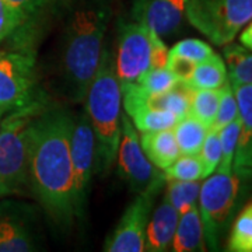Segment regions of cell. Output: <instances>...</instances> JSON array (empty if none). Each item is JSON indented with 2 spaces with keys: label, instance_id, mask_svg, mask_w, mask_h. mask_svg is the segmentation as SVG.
<instances>
[{
  "label": "cell",
  "instance_id": "obj_1",
  "mask_svg": "<svg viewBox=\"0 0 252 252\" xmlns=\"http://www.w3.org/2000/svg\"><path fill=\"white\" fill-rule=\"evenodd\" d=\"M73 119L63 109L42 108L28 126L30 185L56 224L70 225L76 216L70 161Z\"/></svg>",
  "mask_w": 252,
  "mask_h": 252
},
{
  "label": "cell",
  "instance_id": "obj_2",
  "mask_svg": "<svg viewBox=\"0 0 252 252\" xmlns=\"http://www.w3.org/2000/svg\"><path fill=\"white\" fill-rule=\"evenodd\" d=\"M84 99L95 139V168L107 172L117 160L122 115V91L114 58L108 51L101 52L98 67Z\"/></svg>",
  "mask_w": 252,
  "mask_h": 252
},
{
  "label": "cell",
  "instance_id": "obj_3",
  "mask_svg": "<svg viewBox=\"0 0 252 252\" xmlns=\"http://www.w3.org/2000/svg\"><path fill=\"white\" fill-rule=\"evenodd\" d=\"M105 30L107 16L102 10H79L73 16L63 52V70L76 101L86 98L99 64Z\"/></svg>",
  "mask_w": 252,
  "mask_h": 252
},
{
  "label": "cell",
  "instance_id": "obj_4",
  "mask_svg": "<svg viewBox=\"0 0 252 252\" xmlns=\"http://www.w3.org/2000/svg\"><path fill=\"white\" fill-rule=\"evenodd\" d=\"M42 109L39 101L9 111L0 122V198L20 193L30 185L28 126Z\"/></svg>",
  "mask_w": 252,
  "mask_h": 252
},
{
  "label": "cell",
  "instance_id": "obj_5",
  "mask_svg": "<svg viewBox=\"0 0 252 252\" xmlns=\"http://www.w3.org/2000/svg\"><path fill=\"white\" fill-rule=\"evenodd\" d=\"M188 21L213 44L225 45L252 18V0H187Z\"/></svg>",
  "mask_w": 252,
  "mask_h": 252
},
{
  "label": "cell",
  "instance_id": "obj_6",
  "mask_svg": "<svg viewBox=\"0 0 252 252\" xmlns=\"http://www.w3.org/2000/svg\"><path fill=\"white\" fill-rule=\"evenodd\" d=\"M240 192V175L234 171L216 170L200 184L199 215L203 224V234L207 247L217 250L220 234L225 228Z\"/></svg>",
  "mask_w": 252,
  "mask_h": 252
},
{
  "label": "cell",
  "instance_id": "obj_7",
  "mask_svg": "<svg viewBox=\"0 0 252 252\" xmlns=\"http://www.w3.org/2000/svg\"><path fill=\"white\" fill-rule=\"evenodd\" d=\"M34 64V56L27 49H0V109L7 112L38 101Z\"/></svg>",
  "mask_w": 252,
  "mask_h": 252
},
{
  "label": "cell",
  "instance_id": "obj_8",
  "mask_svg": "<svg viewBox=\"0 0 252 252\" xmlns=\"http://www.w3.org/2000/svg\"><path fill=\"white\" fill-rule=\"evenodd\" d=\"M118 172L137 193L164 184V174L146 157L135 125L126 114L121 115V140L118 146Z\"/></svg>",
  "mask_w": 252,
  "mask_h": 252
},
{
  "label": "cell",
  "instance_id": "obj_9",
  "mask_svg": "<svg viewBox=\"0 0 252 252\" xmlns=\"http://www.w3.org/2000/svg\"><path fill=\"white\" fill-rule=\"evenodd\" d=\"M162 185H154L137 193L135 200L127 206L119 223L111 234L104 251L107 252H143L146 227L152 215L154 199Z\"/></svg>",
  "mask_w": 252,
  "mask_h": 252
},
{
  "label": "cell",
  "instance_id": "obj_10",
  "mask_svg": "<svg viewBox=\"0 0 252 252\" xmlns=\"http://www.w3.org/2000/svg\"><path fill=\"white\" fill-rule=\"evenodd\" d=\"M114 62L119 84L136 83L152 69V31L136 21L121 26Z\"/></svg>",
  "mask_w": 252,
  "mask_h": 252
},
{
  "label": "cell",
  "instance_id": "obj_11",
  "mask_svg": "<svg viewBox=\"0 0 252 252\" xmlns=\"http://www.w3.org/2000/svg\"><path fill=\"white\" fill-rule=\"evenodd\" d=\"M70 161L76 216H81L87 200V189L95 161V139L87 114L73 122L70 133Z\"/></svg>",
  "mask_w": 252,
  "mask_h": 252
},
{
  "label": "cell",
  "instance_id": "obj_12",
  "mask_svg": "<svg viewBox=\"0 0 252 252\" xmlns=\"http://www.w3.org/2000/svg\"><path fill=\"white\" fill-rule=\"evenodd\" d=\"M187 0H135L132 16L136 23L158 36L174 34L185 17Z\"/></svg>",
  "mask_w": 252,
  "mask_h": 252
},
{
  "label": "cell",
  "instance_id": "obj_13",
  "mask_svg": "<svg viewBox=\"0 0 252 252\" xmlns=\"http://www.w3.org/2000/svg\"><path fill=\"white\" fill-rule=\"evenodd\" d=\"M234 93L238 118L241 122L240 136L235 149V161H233V171L240 174H247L251 170L252 156V83L231 86Z\"/></svg>",
  "mask_w": 252,
  "mask_h": 252
},
{
  "label": "cell",
  "instance_id": "obj_14",
  "mask_svg": "<svg viewBox=\"0 0 252 252\" xmlns=\"http://www.w3.org/2000/svg\"><path fill=\"white\" fill-rule=\"evenodd\" d=\"M180 219V213L164 193L160 205L150 215L146 227L144 251L164 252L171 247L172 237Z\"/></svg>",
  "mask_w": 252,
  "mask_h": 252
},
{
  "label": "cell",
  "instance_id": "obj_15",
  "mask_svg": "<svg viewBox=\"0 0 252 252\" xmlns=\"http://www.w3.org/2000/svg\"><path fill=\"white\" fill-rule=\"evenodd\" d=\"M140 133L142 135L139 136V140L144 154L149 158V161L158 170L162 171L178 158L181 153L172 129L140 132Z\"/></svg>",
  "mask_w": 252,
  "mask_h": 252
},
{
  "label": "cell",
  "instance_id": "obj_16",
  "mask_svg": "<svg viewBox=\"0 0 252 252\" xmlns=\"http://www.w3.org/2000/svg\"><path fill=\"white\" fill-rule=\"evenodd\" d=\"M171 250L175 252H195L206 250L203 224L200 220L198 205H192L180 215L175 233L172 237Z\"/></svg>",
  "mask_w": 252,
  "mask_h": 252
},
{
  "label": "cell",
  "instance_id": "obj_17",
  "mask_svg": "<svg viewBox=\"0 0 252 252\" xmlns=\"http://www.w3.org/2000/svg\"><path fill=\"white\" fill-rule=\"evenodd\" d=\"M193 89H190L185 81H178L172 89L160 94H146L144 105L153 108L165 109L175 114L178 119L189 114V105Z\"/></svg>",
  "mask_w": 252,
  "mask_h": 252
},
{
  "label": "cell",
  "instance_id": "obj_18",
  "mask_svg": "<svg viewBox=\"0 0 252 252\" xmlns=\"http://www.w3.org/2000/svg\"><path fill=\"white\" fill-rule=\"evenodd\" d=\"M227 81V67L224 61L217 54L195 64L192 76L185 81L193 90L220 89Z\"/></svg>",
  "mask_w": 252,
  "mask_h": 252
},
{
  "label": "cell",
  "instance_id": "obj_19",
  "mask_svg": "<svg viewBox=\"0 0 252 252\" xmlns=\"http://www.w3.org/2000/svg\"><path fill=\"white\" fill-rule=\"evenodd\" d=\"M32 250L31 237L23 223L0 210V252H28Z\"/></svg>",
  "mask_w": 252,
  "mask_h": 252
},
{
  "label": "cell",
  "instance_id": "obj_20",
  "mask_svg": "<svg viewBox=\"0 0 252 252\" xmlns=\"http://www.w3.org/2000/svg\"><path fill=\"white\" fill-rule=\"evenodd\" d=\"M210 127L192 115L181 118L172 127L181 154H199Z\"/></svg>",
  "mask_w": 252,
  "mask_h": 252
},
{
  "label": "cell",
  "instance_id": "obj_21",
  "mask_svg": "<svg viewBox=\"0 0 252 252\" xmlns=\"http://www.w3.org/2000/svg\"><path fill=\"white\" fill-rule=\"evenodd\" d=\"M225 67H228L227 79L231 86L252 83V55L251 49L237 44H225Z\"/></svg>",
  "mask_w": 252,
  "mask_h": 252
},
{
  "label": "cell",
  "instance_id": "obj_22",
  "mask_svg": "<svg viewBox=\"0 0 252 252\" xmlns=\"http://www.w3.org/2000/svg\"><path fill=\"white\" fill-rule=\"evenodd\" d=\"M132 124L139 132H152V130H162L172 129L177 124L178 117L165 109L153 108V107H139L130 115Z\"/></svg>",
  "mask_w": 252,
  "mask_h": 252
},
{
  "label": "cell",
  "instance_id": "obj_23",
  "mask_svg": "<svg viewBox=\"0 0 252 252\" xmlns=\"http://www.w3.org/2000/svg\"><path fill=\"white\" fill-rule=\"evenodd\" d=\"M219 99H220V89L193 90L188 115L199 119L207 127H212L219 107Z\"/></svg>",
  "mask_w": 252,
  "mask_h": 252
},
{
  "label": "cell",
  "instance_id": "obj_24",
  "mask_svg": "<svg viewBox=\"0 0 252 252\" xmlns=\"http://www.w3.org/2000/svg\"><path fill=\"white\" fill-rule=\"evenodd\" d=\"M228 251H252V205L247 203L238 213L228 237Z\"/></svg>",
  "mask_w": 252,
  "mask_h": 252
},
{
  "label": "cell",
  "instance_id": "obj_25",
  "mask_svg": "<svg viewBox=\"0 0 252 252\" xmlns=\"http://www.w3.org/2000/svg\"><path fill=\"white\" fill-rule=\"evenodd\" d=\"M202 181H167L165 195L168 196L172 206L178 210V213H184L188 207L196 205L199 198V189Z\"/></svg>",
  "mask_w": 252,
  "mask_h": 252
},
{
  "label": "cell",
  "instance_id": "obj_26",
  "mask_svg": "<svg viewBox=\"0 0 252 252\" xmlns=\"http://www.w3.org/2000/svg\"><path fill=\"white\" fill-rule=\"evenodd\" d=\"M165 181L203 180V164L199 154H180L175 161L162 170Z\"/></svg>",
  "mask_w": 252,
  "mask_h": 252
},
{
  "label": "cell",
  "instance_id": "obj_27",
  "mask_svg": "<svg viewBox=\"0 0 252 252\" xmlns=\"http://www.w3.org/2000/svg\"><path fill=\"white\" fill-rule=\"evenodd\" d=\"M240 129H241L240 118H237L230 124L223 126L221 129H219V137H220V144H221V158H220V162L216 168L219 171H233V161H234Z\"/></svg>",
  "mask_w": 252,
  "mask_h": 252
},
{
  "label": "cell",
  "instance_id": "obj_28",
  "mask_svg": "<svg viewBox=\"0 0 252 252\" xmlns=\"http://www.w3.org/2000/svg\"><path fill=\"white\" fill-rule=\"evenodd\" d=\"M178 79L167 67H152L144 72L136 81L147 94H160L172 89Z\"/></svg>",
  "mask_w": 252,
  "mask_h": 252
},
{
  "label": "cell",
  "instance_id": "obj_29",
  "mask_svg": "<svg viewBox=\"0 0 252 252\" xmlns=\"http://www.w3.org/2000/svg\"><path fill=\"white\" fill-rule=\"evenodd\" d=\"M238 118V108H237V101H235L234 93L231 89V84L227 79L224 84L220 87V99H219V107H217L216 117L212 124L213 129H221L223 126L230 124Z\"/></svg>",
  "mask_w": 252,
  "mask_h": 252
},
{
  "label": "cell",
  "instance_id": "obj_30",
  "mask_svg": "<svg viewBox=\"0 0 252 252\" xmlns=\"http://www.w3.org/2000/svg\"><path fill=\"white\" fill-rule=\"evenodd\" d=\"M199 157L203 164V177L206 178L212 172L216 171L217 165L221 158V144H220L219 130L213 129V127L209 129L206 137H205V142L200 147Z\"/></svg>",
  "mask_w": 252,
  "mask_h": 252
},
{
  "label": "cell",
  "instance_id": "obj_31",
  "mask_svg": "<svg viewBox=\"0 0 252 252\" xmlns=\"http://www.w3.org/2000/svg\"><path fill=\"white\" fill-rule=\"evenodd\" d=\"M168 52H170V55L187 58V59L195 63L203 62L215 54L213 49L207 45L206 42H203L200 39H195V38L182 39L172 46Z\"/></svg>",
  "mask_w": 252,
  "mask_h": 252
},
{
  "label": "cell",
  "instance_id": "obj_32",
  "mask_svg": "<svg viewBox=\"0 0 252 252\" xmlns=\"http://www.w3.org/2000/svg\"><path fill=\"white\" fill-rule=\"evenodd\" d=\"M23 24L17 13L4 0H0V42L13 34Z\"/></svg>",
  "mask_w": 252,
  "mask_h": 252
},
{
  "label": "cell",
  "instance_id": "obj_33",
  "mask_svg": "<svg viewBox=\"0 0 252 252\" xmlns=\"http://www.w3.org/2000/svg\"><path fill=\"white\" fill-rule=\"evenodd\" d=\"M196 63L189 61L187 58L182 56H175V55H170L165 67L170 69L172 74L178 79L180 81H187L192 76L193 69H195Z\"/></svg>",
  "mask_w": 252,
  "mask_h": 252
},
{
  "label": "cell",
  "instance_id": "obj_34",
  "mask_svg": "<svg viewBox=\"0 0 252 252\" xmlns=\"http://www.w3.org/2000/svg\"><path fill=\"white\" fill-rule=\"evenodd\" d=\"M4 1L17 13V16L21 18L23 23L28 17H31V14L35 11L39 4V0H4Z\"/></svg>",
  "mask_w": 252,
  "mask_h": 252
},
{
  "label": "cell",
  "instance_id": "obj_35",
  "mask_svg": "<svg viewBox=\"0 0 252 252\" xmlns=\"http://www.w3.org/2000/svg\"><path fill=\"white\" fill-rule=\"evenodd\" d=\"M240 42L241 45L251 49L252 48V24L248 23L245 27L243 28V32L240 34Z\"/></svg>",
  "mask_w": 252,
  "mask_h": 252
},
{
  "label": "cell",
  "instance_id": "obj_36",
  "mask_svg": "<svg viewBox=\"0 0 252 252\" xmlns=\"http://www.w3.org/2000/svg\"><path fill=\"white\" fill-rule=\"evenodd\" d=\"M4 112H6V111L0 109V122H1V118H3V115H4Z\"/></svg>",
  "mask_w": 252,
  "mask_h": 252
}]
</instances>
